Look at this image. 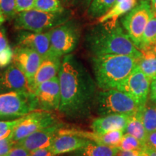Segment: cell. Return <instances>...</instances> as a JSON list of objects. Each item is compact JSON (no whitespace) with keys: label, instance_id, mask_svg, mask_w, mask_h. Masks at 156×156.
<instances>
[{"label":"cell","instance_id":"cell-1","mask_svg":"<svg viewBox=\"0 0 156 156\" xmlns=\"http://www.w3.org/2000/svg\"><path fill=\"white\" fill-rule=\"evenodd\" d=\"M61 102L58 108L66 118L85 119L95 107L96 83L92 76L73 54L64 56L58 73Z\"/></svg>","mask_w":156,"mask_h":156},{"label":"cell","instance_id":"cell-2","mask_svg":"<svg viewBox=\"0 0 156 156\" xmlns=\"http://www.w3.org/2000/svg\"><path fill=\"white\" fill-rule=\"evenodd\" d=\"M85 46L93 56L119 54L137 59L142 56L119 19L108 20L90 28L85 36Z\"/></svg>","mask_w":156,"mask_h":156},{"label":"cell","instance_id":"cell-3","mask_svg":"<svg viewBox=\"0 0 156 156\" xmlns=\"http://www.w3.org/2000/svg\"><path fill=\"white\" fill-rule=\"evenodd\" d=\"M93 71L97 87L101 90L116 89L137 64V58L127 55L93 56Z\"/></svg>","mask_w":156,"mask_h":156},{"label":"cell","instance_id":"cell-4","mask_svg":"<svg viewBox=\"0 0 156 156\" xmlns=\"http://www.w3.org/2000/svg\"><path fill=\"white\" fill-rule=\"evenodd\" d=\"M95 108L101 116L113 114L131 116L143 108L126 93L117 89L101 90L97 93Z\"/></svg>","mask_w":156,"mask_h":156},{"label":"cell","instance_id":"cell-5","mask_svg":"<svg viewBox=\"0 0 156 156\" xmlns=\"http://www.w3.org/2000/svg\"><path fill=\"white\" fill-rule=\"evenodd\" d=\"M15 27L18 30L41 33L67 22L71 14L66 10L60 13H50L32 9L17 13L15 17Z\"/></svg>","mask_w":156,"mask_h":156},{"label":"cell","instance_id":"cell-6","mask_svg":"<svg viewBox=\"0 0 156 156\" xmlns=\"http://www.w3.org/2000/svg\"><path fill=\"white\" fill-rule=\"evenodd\" d=\"M51 56L62 57L77 48L80 38L79 23L70 19L67 22L48 31Z\"/></svg>","mask_w":156,"mask_h":156},{"label":"cell","instance_id":"cell-7","mask_svg":"<svg viewBox=\"0 0 156 156\" xmlns=\"http://www.w3.org/2000/svg\"><path fill=\"white\" fill-rule=\"evenodd\" d=\"M38 110L34 93L0 94V119L13 120Z\"/></svg>","mask_w":156,"mask_h":156},{"label":"cell","instance_id":"cell-8","mask_svg":"<svg viewBox=\"0 0 156 156\" xmlns=\"http://www.w3.org/2000/svg\"><path fill=\"white\" fill-rule=\"evenodd\" d=\"M153 15L149 0H140L135 7L120 20L122 27L138 49L144 31Z\"/></svg>","mask_w":156,"mask_h":156},{"label":"cell","instance_id":"cell-9","mask_svg":"<svg viewBox=\"0 0 156 156\" xmlns=\"http://www.w3.org/2000/svg\"><path fill=\"white\" fill-rule=\"evenodd\" d=\"M59 122L56 114L46 111H34L24 116V119L11 134L12 139L16 143L30 134Z\"/></svg>","mask_w":156,"mask_h":156},{"label":"cell","instance_id":"cell-10","mask_svg":"<svg viewBox=\"0 0 156 156\" xmlns=\"http://www.w3.org/2000/svg\"><path fill=\"white\" fill-rule=\"evenodd\" d=\"M151 83V81L136 65L132 73L116 89L126 93L140 106L144 107L147 104L149 97Z\"/></svg>","mask_w":156,"mask_h":156},{"label":"cell","instance_id":"cell-11","mask_svg":"<svg viewBox=\"0 0 156 156\" xmlns=\"http://www.w3.org/2000/svg\"><path fill=\"white\" fill-rule=\"evenodd\" d=\"M38 109L46 112L58 110L61 102V90L58 76L44 82L35 90Z\"/></svg>","mask_w":156,"mask_h":156},{"label":"cell","instance_id":"cell-12","mask_svg":"<svg viewBox=\"0 0 156 156\" xmlns=\"http://www.w3.org/2000/svg\"><path fill=\"white\" fill-rule=\"evenodd\" d=\"M63 127L64 124L59 122L54 125L30 134L17 142L15 145L25 148L30 153L40 149L49 147L57 136L58 132Z\"/></svg>","mask_w":156,"mask_h":156},{"label":"cell","instance_id":"cell-13","mask_svg":"<svg viewBox=\"0 0 156 156\" xmlns=\"http://www.w3.org/2000/svg\"><path fill=\"white\" fill-rule=\"evenodd\" d=\"M12 92L33 93L26 76L12 63L0 73V94Z\"/></svg>","mask_w":156,"mask_h":156},{"label":"cell","instance_id":"cell-14","mask_svg":"<svg viewBox=\"0 0 156 156\" xmlns=\"http://www.w3.org/2000/svg\"><path fill=\"white\" fill-rule=\"evenodd\" d=\"M13 52L12 64L25 74L30 86L43 58L34 50L26 47L15 46Z\"/></svg>","mask_w":156,"mask_h":156},{"label":"cell","instance_id":"cell-15","mask_svg":"<svg viewBox=\"0 0 156 156\" xmlns=\"http://www.w3.org/2000/svg\"><path fill=\"white\" fill-rule=\"evenodd\" d=\"M16 46L26 47L34 50L44 58L51 56L50 39L48 31L36 33L20 30L16 36Z\"/></svg>","mask_w":156,"mask_h":156},{"label":"cell","instance_id":"cell-16","mask_svg":"<svg viewBox=\"0 0 156 156\" xmlns=\"http://www.w3.org/2000/svg\"><path fill=\"white\" fill-rule=\"evenodd\" d=\"M90 140L68 132L65 127L62 128L49 148L56 155L73 153L84 147Z\"/></svg>","mask_w":156,"mask_h":156},{"label":"cell","instance_id":"cell-17","mask_svg":"<svg viewBox=\"0 0 156 156\" xmlns=\"http://www.w3.org/2000/svg\"><path fill=\"white\" fill-rule=\"evenodd\" d=\"M62 61V57L57 56H49L43 59L31 83L30 87L33 93L41 83L58 76L61 68Z\"/></svg>","mask_w":156,"mask_h":156},{"label":"cell","instance_id":"cell-18","mask_svg":"<svg viewBox=\"0 0 156 156\" xmlns=\"http://www.w3.org/2000/svg\"><path fill=\"white\" fill-rule=\"evenodd\" d=\"M129 116V115L113 114L98 117L93 119L91 129L95 133L102 134L115 130L125 131Z\"/></svg>","mask_w":156,"mask_h":156},{"label":"cell","instance_id":"cell-19","mask_svg":"<svg viewBox=\"0 0 156 156\" xmlns=\"http://www.w3.org/2000/svg\"><path fill=\"white\" fill-rule=\"evenodd\" d=\"M68 132L75 134L76 135L80 136L82 137L86 138L87 140H92L97 143L101 144L110 147H117L119 145L122 136L124 134L123 130H115V131L106 132V133H95L93 132H87L84 130L77 129L75 128H66Z\"/></svg>","mask_w":156,"mask_h":156},{"label":"cell","instance_id":"cell-20","mask_svg":"<svg viewBox=\"0 0 156 156\" xmlns=\"http://www.w3.org/2000/svg\"><path fill=\"white\" fill-rule=\"evenodd\" d=\"M117 147H110L97 143L92 140L80 149L75 151L73 156H117L119 153Z\"/></svg>","mask_w":156,"mask_h":156},{"label":"cell","instance_id":"cell-21","mask_svg":"<svg viewBox=\"0 0 156 156\" xmlns=\"http://www.w3.org/2000/svg\"><path fill=\"white\" fill-rule=\"evenodd\" d=\"M141 57L137 59V67L152 81L156 78V54L152 48L140 51Z\"/></svg>","mask_w":156,"mask_h":156},{"label":"cell","instance_id":"cell-22","mask_svg":"<svg viewBox=\"0 0 156 156\" xmlns=\"http://www.w3.org/2000/svg\"><path fill=\"white\" fill-rule=\"evenodd\" d=\"M140 111L129 116L124 134H128L134 136L142 143L146 145L148 134L142 123Z\"/></svg>","mask_w":156,"mask_h":156},{"label":"cell","instance_id":"cell-23","mask_svg":"<svg viewBox=\"0 0 156 156\" xmlns=\"http://www.w3.org/2000/svg\"><path fill=\"white\" fill-rule=\"evenodd\" d=\"M136 4L137 0H122L115 4L114 7L106 15L98 19V22L101 23L111 19H119L131 11Z\"/></svg>","mask_w":156,"mask_h":156},{"label":"cell","instance_id":"cell-24","mask_svg":"<svg viewBox=\"0 0 156 156\" xmlns=\"http://www.w3.org/2000/svg\"><path fill=\"white\" fill-rule=\"evenodd\" d=\"M116 0H93L87 9V15L90 19H99L106 15L114 7Z\"/></svg>","mask_w":156,"mask_h":156},{"label":"cell","instance_id":"cell-25","mask_svg":"<svg viewBox=\"0 0 156 156\" xmlns=\"http://www.w3.org/2000/svg\"><path fill=\"white\" fill-rule=\"evenodd\" d=\"M156 46V14L153 15L148 22L139 47L140 51L152 48Z\"/></svg>","mask_w":156,"mask_h":156},{"label":"cell","instance_id":"cell-26","mask_svg":"<svg viewBox=\"0 0 156 156\" xmlns=\"http://www.w3.org/2000/svg\"><path fill=\"white\" fill-rule=\"evenodd\" d=\"M143 125L147 134L156 131V104H147L140 111Z\"/></svg>","mask_w":156,"mask_h":156},{"label":"cell","instance_id":"cell-27","mask_svg":"<svg viewBox=\"0 0 156 156\" xmlns=\"http://www.w3.org/2000/svg\"><path fill=\"white\" fill-rule=\"evenodd\" d=\"M34 9L50 13H60L66 11L60 0H37Z\"/></svg>","mask_w":156,"mask_h":156},{"label":"cell","instance_id":"cell-28","mask_svg":"<svg viewBox=\"0 0 156 156\" xmlns=\"http://www.w3.org/2000/svg\"><path fill=\"white\" fill-rule=\"evenodd\" d=\"M146 146L147 145L143 144L134 136L128 134H124L118 148L120 151H140L145 148Z\"/></svg>","mask_w":156,"mask_h":156},{"label":"cell","instance_id":"cell-29","mask_svg":"<svg viewBox=\"0 0 156 156\" xmlns=\"http://www.w3.org/2000/svg\"><path fill=\"white\" fill-rule=\"evenodd\" d=\"M24 116L13 120L0 121V138L10 136L14 129L23 120Z\"/></svg>","mask_w":156,"mask_h":156},{"label":"cell","instance_id":"cell-30","mask_svg":"<svg viewBox=\"0 0 156 156\" xmlns=\"http://www.w3.org/2000/svg\"><path fill=\"white\" fill-rule=\"evenodd\" d=\"M0 10L7 20H12L16 16L15 0H0Z\"/></svg>","mask_w":156,"mask_h":156},{"label":"cell","instance_id":"cell-31","mask_svg":"<svg viewBox=\"0 0 156 156\" xmlns=\"http://www.w3.org/2000/svg\"><path fill=\"white\" fill-rule=\"evenodd\" d=\"M13 49L10 46L0 52V69H5L12 63Z\"/></svg>","mask_w":156,"mask_h":156},{"label":"cell","instance_id":"cell-32","mask_svg":"<svg viewBox=\"0 0 156 156\" xmlns=\"http://www.w3.org/2000/svg\"><path fill=\"white\" fill-rule=\"evenodd\" d=\"M11 135L0 138V156H5L15 145Z\"/></svg>","mask_w":156,"mask_h":156},{"label":"cell","instance_id":"cell-33","mask_svg":"<svg viewBox=\"0 0 156 156\" xmlns=\"http://www.w3.org/2000/svg\"><path fill=\"white\" fill-rule=\"evenodd\" d=\"M37 0H15L17 13L23 12L34 9Z\"/></svg>","mask_w":156,"mask_h":156},{"label":"cell","instance_id":"cell-34","mask_svg":"<svg viewBox=\"0 0 156 156\" xmlns=\"http://www.w3.org/2000/svg\"><path fill=\"white\" fill-rule=\"evenodd\" d=\"M30 152L20 146L14 145L5 156H30Z\"/></svg>","mask_w":156,"mask_h":156},{"label":"cell","instance_id":"cell-35","mask_svg":"<svg viewBox=\"0 0 156 156\" xmlns=\"http://www.w3.org/2000/svg\"><path fill=\"white\" fill-rule=\"evenodd\" d=\"M117 156H148L147 146L140 151H119Z\"/></svg>","mask_w":156,"mask_h":156},{"label":"cell","instance_id":"cell-36","mask_svg":"<svg viewBox=\"0 0 156 156\" xmlns=\"http://www.w3.org/2000/svg\"><path fill=\"white\" fill-rule=\"evenodd\" d=\"M10 46L9 45L8 40H7V33L5 28H0V52L5 50Z\"/></svg>","mask_w":156,"mask_h":156},{"label":"cell","instance_id":"cell-37","mask_svg":"<svg viewBox=\"0 0 156 156\" xmlns=\"http://www.w3.org/2000/svg\"><path fill=\"white\" fill-rule=\"evenodd\" d=\"M30 156H58L52 153L49 147L40 149L38 151L31 152Z\"/></svg>","mask_w":156,"mask_h":156},{"label":"cell","instance_id":"cell-38","mask_svg":"<svg viewBox=\"0 0 156 156\" xmlns=\"http://www.w3.org/2000/svg\"><path fill=\"white\" fill-rule=\"evenodd\" d=\"M93 0H74L72 5L83 9H87Z\"/></svg>","mask_w":156,"mask_h":156},{"label":"cell","instance_id":"cell-39","mask_svg":"<svg viewBox=\"0 0 156 156\" xmlns=\"http://www.w3.org/2000/svg\"><path fill=\"white\" fill-rule=\"evenodd\" d=\"M150 100L153 104H156V78L151 81L150 87Z\"/></svg>","mask_w":156,"mask_h":156},{"label":"cell","instance_id":"cell-40","mask_svg":"<svg viewBox=\"0 0 156 156\" xmlns=\"http://www.w3.org/2000/svg\"><path fill=\"white\" fill-rule=\"evenodd\" d=\"M146 145L156 150V131L147 134Z\"/></svg>","mask_w":156,"mask_h":156},{"label":"cell","instance_id":"cell-41","mask_svg":"<svg viewBox=\"0 0 156 156\" xmlns=\"http://www.w3.org/2000/svg\"><path fill=\"white\" fill-rule=\"evenodd\" d=\"M147 151L148 156H156V150L147 145Z\"/></svg>","mask_w":156,"mask_h":156},{"label":"cell","instance_id":"cell-42","mask_svg":"<svg viewBox=\"0 0 156 156\" xmlns=\"http://www.w3.org/2000/svg\"><path fill=\"white\" fill-rule=\"evenodd\" d=\"M6 20H7V18H6L5 15H4L2 12L0 10V26L3 24V23L5 22Z\"/></svg>","mask_w":156,"mask_h":156},{"label":"cell","instance_id":"cell-43","mask_svg":"<svg viewBox=\"0 0 156 156\" xmlns=\"http://www.w3.org/2000/svg\"><path fill=\"white\" fill-rule=\"evenodd\" d=\"M151 4L153 12L156 14V0H151Z\"/></svg>","mask_w":156,"mask_h":156},{"label":"cell","instance_id":"cell-44","mask_svg":"<svg viewBox=\"0 0 156 156\" xmlns=\"http://www.w3.org/2000/svg\"><path fill=\"white\" fill-rule=\"evenodd\" d=\"M60 1L64 4H73L74 0H60Z\"/></svg>","mask_w":156,"mask_h":156},{"label":"cell","instance_id":"cell-45","mask_svg":"<svg viewBox=\"0 0 156 156\" xmlns=\"http://www.w3.org/2000/svg\"><path fill=\"white\" fill-rule=\"evenodd\" d=\"M152 49H153V50L154 51V52H155V54H156V46H154L153 48H152Z\"/></svg>","mask_w":156,"mask_h":156},{"label":"cell","instance_id":"cell-46","mask_svg":"<svg viewBox=\"0 0 156 156\" xmlns=\"http://www.w3.org/2000/svg\"><path fill=\"white\" fill-rule=\"evenodd\" d=\"M120 1H122V0H116V3H115V4H116L117 2H120Z\"/></svg>","mask_w":156,"mask_h":156},{"label":"cell","instance_id":"cell-47","mask_svg":"<svg viewBox=\"0 0 156 156\" xmlns=\"http://www.w3.org/2000/svg\"><path fill=\"white\" fill-rule=\"evenodd\" d=\"M70 156H73V155H70Z\"/></svg>","mask_w":156,"mask_h":156}]
</instances>
